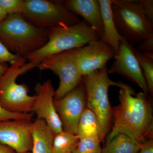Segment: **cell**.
I'll return each instance as SVG.
<instances>
[{
    "mask_svg": "<svg viewBox=\"0 0 153 153\" xmlns=\"http://www.w3.org/2000/svg\"><path fill=\"white\" fill-rule=\"evenodd\" d=\"M114 85L120 88V103L112 108L114 123L105 144L120 133L140 144L153 139V108L149 96L143 91L136 93L123 82H114Z\"/></svg>",
    "mask_w": 153,
    "mask_h": 153,
    "instance_id": "6da1fadb",
    "label": "cell"
},
{
    "mask_svg": "<svg viewBox=\"0 0 153 153\" xmlns=\"http://www.w3.org/2000/svg\"><path fill=\"white\" fill-rule=\"evenodd\" d=\"M0 41L12 53L25 58L47 44L48 31L33 25L21 13L10 14L0 22Z\"/></svg>",
    "mask_w": 153,
    "mask_h": 153,
    "instance_id": "7a4b0ae2",
    "label": "cell"
},
{
    "mask_svg": "<svg viewBox=\"0 0 153 153\" xmlns=\"http://www.w3.org/2000/svg\"><path fill=\"white\" fill-rule=\"evenodd\" d=\"M47 31V44L25 57L29 62L38 64L51 55L80 48L91 41L100 40L97 33L84 20L72 26L52 28Z\"/></svg>",
    "mask_w": 153,
    "mask_h": 153,
    "instance_id": "3957f363",
    "label": "cell"
},
{
    "mask_svg": "<svg viewBox=\"0 0 153 153\" xmlns=\"http://www.w3.org/2000/svg\"><path fill=\"white\" fill-rule=\"evenodd\" d=\"M113 17L118 32L133 46L153 36V24L148 20L138 0H111Z\"/></svg>",
    "mask_w": 153,
    "mask_h": 153,
    "instance_id": "277c9868",
    "label": "cell"
},
{
    "mask_svg": "<svg viewBox=\"0 0 153 153\" xmlns=\"http://www.w3.org/2000/svg\"><path fill=\"white\" fill-rule=\"evenodd\" d=\"M26 62L24 57L11 65L0 79V104L10 112H32L36 96L29 95L27 86L24 83H17L16 79L20 75L37 67L38 64Z\"/></svg>",
    "mask_w": 153,
    "mask_h": 153,
    "instance_id": "5b68a950",
    "label": "cell"
},
{
    "mask_svg": "<svg viewBox=\"0 0 153 153\" xmlns=\"http://www.w3.org/2000/svg\"><path fill=\"white\" fill-rule=\"evenodd\" d=\"M82 81L86 94V107L98 118L104 140L110 128L113 118V109L110 103L108 89L114 82L108 76L107 66L83 76Z\"/></svg>",
    "mask_w": 153,
    "mask_h": 153,
    "instance_id": "8992f818",
    "label": "cell"
},
{
    "mask_svg": "<svg viewBox=\"0 0 153 153\" xmlns=\"http://www.w3.org/2000/svg\"><path fill=\"white\" fill-rule=\"evenodd\" d=\"M21 14L33 25L46 30L69 27L82 21L59 1L25 0Z\"/></svg>",
    "mask_w": 153,
    "mask_h": 153,
    "instance_id": "52a82bcc",
    "label": "cell"
},
{
    "mask_svg": "<svg viewBox=\"0 0 153 153\" xmlns=\"http://www.w3.org/2000/svg\"><path fill=\"white\" fill-rule=\"evenodd\" d=\"M41 71L49 70L59 76L60 83L55 91L54 100L60 99L81 82L82 76L77 62V49L46 57L37 66Z\"/></svg>",
    "mask_w": 153,
    "mask_h": 153,
    "instance_id": "ba28073f",
    "label": "cell"
},
{
    "mask_svg": "<svg viewBox=\"0 0 153 153\" xmlns=\"http://www.w3.org/2000/svg\"><path fill=\"white\" fill-rule=\"evenodd\" d=\"M114 61L108 69L110 74H117L134 82L149 96V90L142 69L135 54V48L122 37Z\"/></svg>",
    "mask_w": 153,
    "mask_h": 153,
    "instance_id": "9c48e42d",
    "label": "cell"
},
{
    "mask_svg": "<svg viewBox=\"0 0 153 153\" xmlns=\"http://www.w3.org/2000/svg\"><path fill=\"white\" fill-rule=\"evenodd\" d=\"M63 130L76 134L80 117L86 108V94L82 80L60 99L54 100Z\"/></svg>",
    "mask_w": 153,
    "mask_h": 153,
    "instance_id": "30bf717a",
    "label": "cell"
},
{
    "mask_svg": "<svg viewBox=\"0 0 153 153\" xmlns=\"http://www.w3.org/2000/svg\"><path fill=\"white\" fill-rule=\"evenodd\" d=\"M33 122L25 120L0 121V143L16 153L31 152L33 148Z\"/></svg>",
    "mask_w": 153,
    "mask_h": 153,
    "instance_id": "8fae6325",
    "label": "cell"
},
{
    "mask_svg": "<svg viewBox=\"0 0 153 153\" xmlns=\"http://www.w3.org/2000/svg\"><path fill=\"white\" fill-rule=\"evenodd\" d=\"M36 99L32 107L37 118L43 120L54 134L63 130V125L54 104L55 91L50 80L38 83L35 88Z\"/></svg>",
    "mask_w": 153,
    "mask_h": 153,
    "instance_id": "7c38bea8",
    "label": "cell"
},
{
    "mask_svg": "<svg viewBox=\"0 0 153 153\" xmlns=\"http://www.w3.org/2000/svg\"><path fill=\"white\" fill-rule=\"evenodd\" d=\"M115 54L112 47L101 40L91 41L77 48V65L81 75L85 76L105 67Z\"/></svg>",
    "mask_w": 153,
    "mask_h": 153,
    "instance_id": "4fadbf2b",
    "label": "cell"
},
{
    "mask_svg": "<svg viewBox=\"0 0 153 153\" xmlns=\"http://www.w3.org/2000/svg\"><path fill=\"white\" fill-rule=\"evenodd\" d=\"M59 2L68 10L83 20L94 30L101 40L103 27L101 10L98 0H66Z\"/></svg>",
    "mask_w": 153,
    "mask_h": 153,
    "instance_id": "5bb4252c",
    "label": "cell"
},
{
    "mask_svg": "<svg viewBox=\"0 0 153 153\" xmlns=\"http://www.w3.org/2000/svg\"><path fill=\"white\" fill-rule=\"evenodd\" d=\"M101 10L103 36L101 40L112 47L116 52L122 36L118 32L113 17L111 0H98Z\"/></svg>",
    "mask_w": 153,
    "mask_h": 153,
    "instance_id": "9a60e30c",
    "label": "cell"
},
{
    "mask_svg": "<svg viewBox=\"0 0 153 153\" xmlns=\"http://www.w3.org/2000/svg\"><path fill=\"white\" fill-rule=\"evenodd\" d=\"M32 153H53L52 143L55 134L44 120L37 118L33 122Z\"/></svg>",
    "mask_w": 153,
    "mask_h": 153,
    "instance_id": "2e32d148",
    "label": "cell"
},
{
    "mask_svg": "<svg viewBox=\"0 0 153 153\" xmlns=\"http://www.w3.org/2000/svg\"><path fill=\"white\" fill-rule=\"evenodd\" d=\"M76 135L79 140L94 138L98 139L101 142H104L98 118L91 110L87 107L79 119Z\"/></svg>",
    "mask_w": 153,
    "mask_h": 153,
    "instance_id": "e0dca14e",
    "label": "cell"
},
{
    "mask_svg": "<svg viewBox=\"0 0 153 153\" xmlns=\"http://www.w3.org/2000/svg\"><path fill=\"white\" fill-rule=\"evenodd\" d=\"M142 145L126 134H119L105 144L102 153H138Z\"/></svg>",
    "mask_w": 153,
    "mask_h": 153,
    "instance_id": "ac0fdd59",
    "label": "cell"
},
{
    "mask_svg": "<svg viewBox=\"0 0 153 153\" xmlns=\"http://www.w3.org/2000/svg\"><path fill=\"white\" fill-rule=\"evenodd\" d=\"M79 140L77 135L63 130L54 136L53 153H74L78 149Z\"/></svg>",
    "mask_w": 153,
    "mask_h": 153,
    "instance_id": "d6986e66",
    "label": "cell"
},
{
    "mask_svg": "<svg viewBox=\"0 0 153 153\" xmlns=\"http://www.w3.org/2000/svg\"><path fill=\"white\" fill-rule=\"evenodd\" d=\"M137 59L142 69L143 74L151 97L153 95V52H143L135 49Z\"/></svg>",
    "mask_w": 153,
    "mask_h": 153,
    "instance_id": "ffe728a7",
    "label": "cell"
},
{
    "mask_svg": "<svg viewBox=\"0 0 153 153\" xmlns=\"http://www.w3.org/2000/svg\"><path fill=\"white\" fill-rule=\"evenodd\" d=\"M100 140L87 138L79 140L78 150L79 153H102Z\"/></svg>",
    "mask_w": 153,
    "mask_h": 153,
    "instance_id": "44dd1931",
    "label": "cell"
},
{
    "mask_svg": "<svg viewBox=\"0 0 153 153\" xmlns=\"http://www.w3.org/2000/svg\"><path fill=\"white\" fill-rule=\"evenodd\" d=\"M25 4L24 0H0V6L8 15L22 13Z\"/></svg>",
    "mask_w": 153,
    "mask_h": 153,
    "instance_id": "7402d4cb",
    "label": "cell"
},
{
    "mask_svg": "<svg viewBox=\"0 0 153 153\" xmlns=\"http://www.w3.org/2000/svg\"><path fill=\"white\" fill-rule=\"evenodd\" d=\"M33 114L25 113L10 112L4 108L0 104V121L13 120H32Z\"/></svg>",
    "mask_w": 153,
    "mask_h": 153,
    "instance_id": "603a6c76",
    "label": "cell"
},
{
    "mask_svg": "<svg viewBox=\"0 0 153 153\" xmlns=\"http://www.w3.org/2000/svg\"><path fill=\"white\" fill-rule=\"evenodd\" d=\"M23 58L24 57L12 53L0 41V63H9L13 65Z\"/></svg>",
    "mask_w": 153,
    "mask_h": 153,
    "instance_id": "cb8c5ba5",
    "label": "cell"
},
{
    "mask_svg": "<svg viewBox=\"0 0 153 153\" xmlns=\"http://www.w3.org/2000/svg\"><path fill=\"white\" fill-rule=\"evenodd\" d=\"M144 13L148 20L153 23V0H138Z\"/></svg>",
    "mask_w": 153,
    "mask_h": 153,
    "instance_id": "d4e9b609",
    "label": "cell"
},
{
    "mask_svg": "<svg viewBox=\"0 0 153 153\" xmlns=\"http://www.w3.org/2000/svg\"><path fill=\"white\" fill-rule=\"evenodd\" d=\"M138 51L143 52H153V36L146 38L137 45Z\"/></svg>",
    "mask_w": 153,
    "mask_h": 153,
    "instance_id": "484cf974",
    "label": "cell"
},
{
    "mask_svg": "<svg viewBox=\"0 0 153 153\" xmlns=\"http://www.w3.org/2000/svg\"><path fill=\"white\" fill-rule=\"evenodd\" d=\"M139 153H153V139H150L142 145Z\"/></svg>",
    "mask_w": 153,
    "mask_h": 153,
    "instance_id": "4316f807",
    "label": "cell"
},
{
    "mask_svg": "<svg viewBox=\"0 0 153 153\" xmlns=\"http://www.w3.org/2000/svg\"><path fill=\"white\" fill-rule=\"evenodd\" d=\"M12 148L0 143V153H16Z\"/></svg>",
    "mask_w": 153,
    "mask_h": 153,
    "instance_id": "83f0119b",
    "label": "cell"
},
{
    "mask_svg": "<svg viewBox=\"0 0 153 153\" xmlns=\"http://www.w3.org/2000/svg\"><path fill=\"white\" fill-rule=\"evenodd\" d=\"M8 68V67H7L5 64L0 63V79L4 74L5 73Z\"/></svg>",
    "mask_w": 153,
    "mask_h": 153,
    "instance_id": "f1b7e54d",
    "label": "cell"
},
{
    "mask_svg": "<svg viewBox=\"0 0 153 153\" xmlns=\"http://www.w3.org/2000/svg\"><path fill=\"white\" fill-rule=\"evenodd\" d=\"M8 14L6 13L1 7L0 6V22L2 21L4 19H5L6 17L7 16Z\"/></svg>",
    "mask_w": 153,
    "mask_h": 153,
    "instance_id": "f546056e",
    "label": "cell"
},
{
    "mask_svg": "<svg viewBox=\"0 0 153 153\" xmlns=\"http://www.w3.org/2000/svg\"><path fill=\"white\" fill-rule=\"evenodd\" d=\"M32 153V152H24V153Z\"/></svg>",
    "mask_w": 153,
    "mask_h": 153,
    "instance_id": "4dcf8cb0",
    "label": "cell"
},
{
    "mask_svg": "<svg viewBox=\"0 0 153 153\" xmlns=\"http://www.w3.org/2000/svg\"><path fill=\"white\" fill-rule=\"evenodd\" d=\"M74 153H79V152H78V150H76V151Z\"/></svg>",
    "mask_w": 153,
    "mask_h": 153,
    "instance_id": "1f68e13d",
    "label": "cell"
}]
</instances>
